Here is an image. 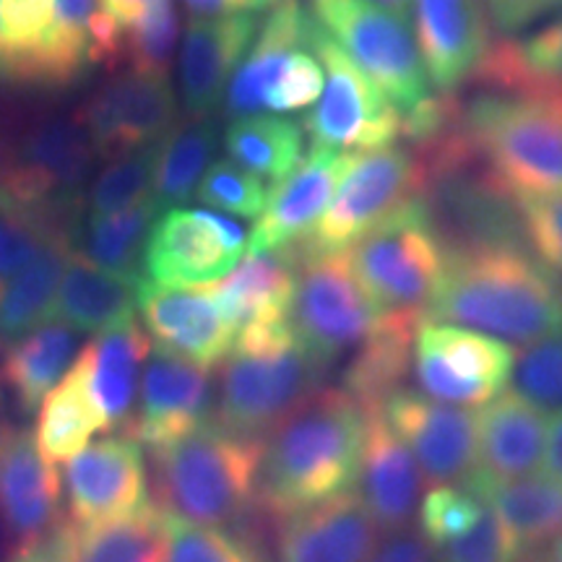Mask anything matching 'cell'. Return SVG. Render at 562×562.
Instances as JSON below:
<instances>
[{"label":"cell","mask_w":562,"mask_h":562,"mask_svg":"<svg viewBox=\"0 0 562 562\" xmlns=\"http://www.w3.org/2000/svg\"><path fill=\"white\" fill-rule=\"evenodd\" d=\"M422 318L531 347L562 331V281L524 243L448 240Z\"/></svg>","instance_id":"1"},{"label":"cell","mask_w":562,"mask_h":562,"mask_svg":"<svg viewBox=\"0 0 562 562\" xmlns=\"http://www.w3.org/2000/svg\"><path fill=\"white\" fill-rule=\"evenodd\" d=\"M364 438L368 414L362 406L344 389H321L266 440L258 518L273 526L355 490Z\"/></svg>","instance_id":"2"},{"label":"cell","mask_w":562,"mask_h":562,"mask_svg":"<svg viewBox=\"0 0 562 562\" xmlns=\"http://www.w3.org/2000/svg\"><path fill=\"white\" fill-rule=\"evenodd\" d=\"M263 446L201 422L180 440L149 451L151 505L178 521L220 529L261 521L256 492Z\"/></svg>","instance_id":"3"},{"label":"cell","mask_w":562,"mask_h":562,"mask_svg":"<svg viewBox=\"0 0 562 562\" xmlns=\"http://www.w3.org/2000/svg\"><path fill=\"white\" fill-rule=\"evenodd\" d=\"M328 368L292 331L290 321L245 328L220 364L211 422L237 438L266 442L323 389Z\"/></svg>","instance_id":"4"},{"label":"cell","mask_w":562,"mask_h":562,"mask_svg":"<svg viewBox=\"0 0 562 562\" xmlns=\"http://www.w3.org/2000/svg\"><path fill=\"white\" fill-rule=\"evenodd\" d=\"M476 161L503 191L562 193V83L533 91H482L463 102Z\"/></svg>","instance_id":"5"},{"label":"cell","mask_w":562,"mask_h":562,"mask_svg":"<svg viewBox=\"0 0 562 562\" xmlns=\"http://www.w3.org/2000/svg\"><path fill=\"white\" fill-rule=\"evenodd\" d=\"M446 252L438 211L430 195H422L351 245L347 256L381 313L422 315L440 284Z\"/></svg>","instance_id":"6"},{"label":"cell","mask_w":562,"mask_h":562,"mask_svg":"<svg viewBox=\"0 0 562 562\" xmlns=\"http://www.w3.org/2000/svg\"><path fill=\"white\" fill-rule=\"evenodd\" d=\"M430 191L427 167L409 146H385L351 157L339 191L311 235L297 245L302 256L347 252L389 216Z\"/></svg>","instance_id":"7"},{"label":"cell","mask_w":562,"mask_h":562,"mask_svg":"<svg viewBox=\"0 0 562 562\" xmlns=\"http://www.w3.org/2000/svg\"><path fill=\"white\" fill-rule=\"evenodd\" d=\"M94 159L97 149L79 121L42 125L0 165V199L55 227L79 229Z\"/></svg>","instance_id":"8"},{"label":"cell","mask_w":562,"mask_h":562,"mask_svg":"<svg viewBox=\"0 0 562 562\" xmlns=\"http://www.w3.org/2000/svg\"><path fill=\"white\" fill-rule=\"evenodd\" d=\"M311 16L398 112L432 94L412 21L375 0H311Z\"/></svg>","instance_id":"9"},{"label":"cell","mask_w":562,"mask_h":562,"mask_svg":"<svg viewBox=\"0 0 562 562\" xmlns=\"http://www.w3.org/2000/svg\"><path fill=\"white\" fill-rule=\"evenodd\" d=\"M307 50L321 60L326 83L318 102L307 110L302 131L321 149L362 154L393 146L402 128V112L357 68V63L311 21Z\"/></svg>","instance_id":"10"},{"label":"cell","mask_w":562,"mask_h":562,"mask_svg":"<svg viewBox=\"0 0 562 562\" xmlns=\"http://www.w3.org/2000/svg\"><path fill=\"white\" fill-rule=\"evenodd\" d=\"M383 315L357 279L347 252H300V277L290 323L302 347L326 368L360 347L375 331Z\"/></svg>","instance_id":"11"},{"label":"cell","mask_w":562,"mask_h":562,"mask_svg":"<svg viewBox=\"0 0 562 562\" xmlns=\"http://www.w3.org/2000/svg\"><path fill=\"white\" fill-rule=\"evenodd\" d=\"M516 351L501 339L448 323L419 318L412 372L419 391L435 402L474 409L505 391Z\"/></svg>","instance_id":"12"},{"label":"cell","mask_w":562,"mask_h":562,"mask_svg":"<svg viewBox=\"0 0 562 562\" xmlns=\"http://www.w3.org/2000/svg\"><path fill=\"white\" fill-rule=\"evenodd\" d=\"M63 476L26 427L0 419V533L9 558L45 542L63 524Z\"/></svg>","instance_id":"13"},{"label":"cell","mask_w":562,"mask_h":562,"mask_svg":"<svg viewBox=\"0 0 562 562\" xmlns=\"http://www.w3.org/2000/svg\"><path fill=\"white\" fill-rule=\"evenodd\" d=\"M248 252V235L216 211L172 209L154 224L144 273L157 284H216Z\"/></svg>","instance_id":"14"},{"label":"cell","mask_w":562,"mask_h":562,"mask_svg":"<svg viewBox=\"0 0 562 562\" xmlns=\"http://www.w3.org/2000/svg\"><path fill=\"white\" fill-rule=\"evenodd\" d=\"M383 417L417 461L427 490L467 484L476 469V412L442 404L409 385L391 393Z\"/></svg>","instance_id":"15"},{"label":"cell","mask_w":562,"mask_h":562,"mask_svg":"<svg viewBox=\"0 0 562 562\" xmlns=\"http://www.w3.org/2000/svg\"><path fill=\"white\" fill-rule=\"evenodd\" d=\"M136 307L159 351L206 370L227 360L235 331L216 300V284H157L140 277Z\"/></svg>","instance_id":"16"},{"label":"cell","mask_w":562,"mask_h":562,"mask_svg":"<svg viewBox=\"0 0 562 562\" xmlns=\"http://www.w3.org/2000/svg\"><path fill=\"white\" fill-rule=\"evenodd\" d=\"M79 123L97 157L117 159L170 136L178 125V97L167 76L125 70L91 97Z\"/></svg>","instance_id":"17"},{"label":"cell","mask_w":562,"mask_h":562,"mask_svg":"<svg viewBox=\"0 0 562 562\" xmlns=\"http://www.w3.org/2000/svg\"><path fill=\"white\" fill-rule=\"evenodd\" d=\"M63 495L68 505L66 518L74 526H97L133 516L149 503L144 448L128 435L89 442L66 461Z\"/></svg>","instance_id":"18"},{"label":"cell","mask_w":562,"mask_h":562,"mask_svg":"<svg viewBox=\"0 0 562 562\" xmlns=\"http://www.w3.org/2000/svg\"><path fill=\"white\" fill-rule=\"evenodd\" d=\"M211 404L214 383L206 368L154 349L140 372L138 409L123 435L149 451L170 446L211 417Z\"/></svg>","instance_id":"19"},{"label":"cell","mask_w":562,"mask_h":562,"mask_svg":"<svg viewBox=\"0 0 562 562\" xmlns=\"http://www.w3.org/2000/svg\"><path fill=\"white\" fill-rule=\"evenodd\" d=\"M412 30L427 79L438 91L472 81L492 45L484 0H414Z\"/></svg>","instance_id":"20"},{"label":"cell","mask_w":562,"mask_h":562,"mask_svg":"<svg viewBox=\"0 0 562 562\" xmlns=\"http://www.w3.org/2000/svg\"><path fill=\"white\" fill-rule=\"evenodd\" d=\"M351 157L355 154L313 146L290 178L271 188L269 203L248 237L250 256L305 240L339 191Z\"/></svg>","instance_id":"21"},{"label":"cell","mask_w":562,"mask_h":562,"mask_svg":"<svg viewBox=\"0 0 562 562\" xmlns=\"http://www.w3.org/2000/svg\"><path fill=\"white\" fill-rule=\"evenodd\" d=\"M273 562H370L381 529L355 490L273 524Z\"/></svg>","instance_id":"22"},{"label":"cell","mask_w":562,"mask_h":562,"mask_svg":"<svg viewBox=\"0 0 562 562\" xmlns=\"http://www.w3.org/2000/svg\"><path fill=\"white\" fill-rule=\"evenodd\" d=\"M258 34V13L191 19L180 50L182 104L193 117H206L224 102L227 87Z\"/></svg>","instance_id":"23"},{"label":"cell","mask_w":562,"mask_h":562,"mask_svg":"<svg viewBox=\"0 0 562 562\" xmlns=\"http://www.w3.org/2000/svg\"><path fill=\"white\" fill-rule=\"evenodd\" d=\"M368 414V438L360 476L355 492L372 516L381 533H398L409 529L419 508V490L425 480L404 440L391 430L383 409Z\"/></svg>","instance_id":"24"},{"label":"cell","mask_w":562,"mask_h":562,"mask_svg":"<svg viewBox=\"0 0 562 562\" xmlns=\"http://www.w3.org/2000/svg\"><path fill=\"white\" fill-rule=\"evenodd\" d=\"M544 412L516 389L497 393L476 412V469L492 480H521L542 467Z\"/></svg>","instance_id":"25"},{"label":"cell","mask_w":562,"mask_h":562,"mask_svg":"<svg viewBox=\"0 0 562 562\" xmlns=\"http://www.w3.org/2000/svg\"><path fill=\"white\" fill-rule=\"evenodd\" d=\"M300 277L297 245L256 252L240 261L222 281L216 300L235 336L252 326L290 321L294 290Z\"/></svg>","instance_id":"26"},{"label":"cell","mask_w":562,"mask_h":562,"mask_svg":"<svg viewBox=\"0 0 562 562\" xmlns=\"http://www.w3.org/2000/svg\"><path fill=\"white\" fill-rule=\"evenodd\" d=\"M311 21V11L302 9L300 0H281L269 11V16L258 26L248 55L232 76L227 94H224V110L232 121L261 115V110H266L273 83L284 70L286 60L302 47H307Z\"/></svg>","instance_id":"27"},{"label":"cell","mask_w":562,"mask_h":562,"mask_svg":"<svg viewBox=\"0 0 562 562\" xmlns=\"http://www.w3.org/2000/svg\"><path fill=\"white\" fill-rule=\"evenodd\" d=\"M55 562H165V516L151 501L133 516L97 526L68 518L37 544Z\"/></svg>","instance_id":"28"},{"label":"cell","mask_w":562,"mask_h":562,"mask_svg":"<svg viewBox=\"0 0 562 562\" xmlns=\"http://www.w3.org/2000/svg\"><path fill=\"white\" fill-rule=\"evenodd\" d=\"M140 279H128L97 266L76 245L63 273L55 321L76 334H104L136 321V290Z\"/></svg>","instance_id":"29"},{"label":"cell","mask_w":562,"mask_h":562,"mask_svg":"<svg viewBox=\"0 0 562 562\" xmlns=\"http://www.w3.org/2000/svg\"><path fill=\"white\" fill-rule=\"evenodd\" d=\"M467 490H472L484 505H490L503 524L516 533L529 558L547 550L562 533V482L547 474H531L521 480H492L474 472Z\"/></svg>","instance_id":"30"},{"label":"cell","mask_w":562,"mask_h":562,"mask_svg":"<svg viewBox=\"0 0 562 562\" xmlns=\"http://www.w3.org/2000/svg\"><path fill=\"white\" fill-rule=\"evenodd\" d=\"M422 315L385 313L378 328L355 349L341 389L364 412L383 409L385 398L404 389L414 360V334Z\"/></svg>","instance_id":"31"},{"label":"cell","mask_w":562,"mask_h":562,"mask_svg":"<svg viewBox=\"0 0 562 562\" xmlns=\"http://www.w3.org/2000/svg\"><path fill=\"white\" fill-rule=\"evenodd\" d=\"M94 432H108V422L91 393V362L83 347L60 383L42 402L34 438L47 459L60 463L81 453Z\"/></svg>","instance_id":"32"},{"label":"cell","mask_w":562,"mask_h":562,"mask_svg":"<svg viewBox=\"0 0 562 562\" xmlns=\"http://www.w3.org/2000/svg\"><path fill=\"white\" fill-rule=\"evenodd\" d=\"M81 229H55L0 297V341H16L55 321L60 281Z\"/></svg>","instance_id":"33"},{"label":"cell","mask_w":562,"mask_h":562,"mask_svg":"<svg viewBox=\"0 0 562 562\" xmlns=\"http://www.w3.org/2000/svg\"><path fill=\"white\" fill-rule=\"evenodd\" d=\"M91 362V393L108 422V432L128 430L140 385V368L151 355V339L136 321L97 334L87 344Z\"/></svg>","instance_id":"34"},{"label":"cell","mask_w":562,"mask_h":562,"mask_svg":"<svg viewBox=\"0 0 562 562\" xmlns=\"http://www.w3.org/2000/svg\"><path fill=\"white\" fill-rule=\"evenodd\" d=\"M76 331L66 323L50 321L37 331L11 341L0 357V383L13 396L21 414H34L70 368Z\"/></svg>","instance_id":"35"},{"label":"cell","mask_w":562,"mask_h":562,"mask_svg":"<svg viewBox=\"0 0 562 562\" xmlns=\"http://www.w3.org/2000/svg\"><path fill=\"white\" fill-rule=\"evenodd\" d=\"M474 81L492 91H533L562 83V16L524 40H492Z\"/></svg>","instance_id":"36"},{"label":"cell","mask_w":562,"mask_h":562,"mask_svg":"<svg viewBox=\"0 0 562 562\" xmlns=\"http://www.w3.org/2000/svg\"><path fill=\"white\" fill-rule=\"evenodd\" d=\"M55 40V0H0V81L40 87Z\"/></svg>","instance_id":"37"},{"label":"cell","mask_w":562,"mask_h":562,"mask_svg":"<svg viewBox=\"0 0 562 562\" xmlns=\"http://www.w3.org/2000/svg\"><path fill=\"white\" fill-rule=\"evenodd\" d=\"M224 151L245 172L279 186L305 157V131L279 115L237 117L224 131Z\"/></svg>","instance_id":"38"},{"label":"cell","mask_w":562,"mask_h":562,"mask_svg":"<svg viewBox=\"0 0 562 562\" xmlns=\"http://www.w3.org/2000/svg\"><path fill=\"white\" fill-rule=\"evenodd\" d=\"M161 209L165 206L154 195H146L133 206L102 216V220H87L83 235L79 232V250L102 269L128 279H140L146 243L161 216Z\"/></svg>","instance_id":"39"},{"label":"cell","mask_w":562,"mask_h":562,"mask_svg":"<svg viewBox=\"0 0 562 562\" xmlns=\"http://www.w3.org/2000/svg\"><path fill=\"white\" fill-rule=\"evenodd\" d=\"M216 151V125L206 117L178 123L161 140L151 195L161 206L191 201Z\"/></svg>","instance_id":"40"},{"label":"cell","mask_w":562,"mask_h":562,"mask_svg":"<svg viewBox=\"0 0 562 562\" xmlns=\"http://www.w3.org/2000/svg\"><path fill=\"white\" fill-rule=\"evenodd\" d=\"M263 529V521L220 529L165 516V562H273Z\"/></svg>","instance_id":"41"},{"label":"cell","mask_w":562,"mask_h":562,"mask_svg":"<svg viewBox=\"0 0 562 562\" xmlns=\"http://www.w3.org/2000/svg\"><path fill=\"white\" fill-rule=\"evenodd\" d=\"M100 0H55V40L42 89H66L83 76L89 60V26Z\"/></svg>","instance_id":"42"},{"label":"cell","mask_w":562,"mask_h":562,"mask_svg":"<svg viewBox=\"0 0 562 562\" xmlns=\"http://www.w3.org/2000/svg\"><path fill=\"white\" fill-rule=\"evenodd\" d=\"M159 149L161 140L154 146H146V149L112 159L100 172L94 186H91V193L87 199V220H102V216L128 209L140 199H146V195H151Z\"/></svg>","instance_id":"43"},{"label":"cell","mask_w":562,"mask_h":562,"mask_svg":"<svg viewBox=\"0 0 562 562\" xmlns=\"http://www.w3.org/2000/svg\"><path fill=\"white\" fill-rule=\"evenodd\" d=\"M178 37V5H175V0H157L154 9L123 34L121 63H128V70H138V74L167 76Z\"/></svg>","instance_id":"44"},{"label":"cell","mask_w":562,"mask_h":562,"mask_svg":"<svg viewBox=\"0 0 562 562\" xmlns=\"http://www.w3.org/2000/svg\"><path fill=\"white\" fill-rule=\"evenodd\" d=\"M269 186L256 175L245 172L235 161H211L193 199L216 214H235L243 220H258L269 203Z\"/></svg>","instance_id":"45"},{"label":"cell","mask_w":562,"mask_h":562,"mask_svg":"<svg viewBox=\"0 0 562 562\" xmlns=\"http://www.w3.org/2000/svg\"><path fill=\"white\" fill-rule=\"evenodd\" d=\"M482 513L484 503L472 490L442 484V487L427 490V495L419 501L417 531L435 550H442L472 529Z\"/></svg>","instance_id":"46"},{"label":"cell","mask_w":562,"mask_h":562,"mask_svg":"<svg viewBox=\"0 0 562 562\" xmlns=\"http://www.w3.org/2000/svg\"><path fill=\"white\" fill-rule=\"evenodd\" d=\"M510 381L539 409H562V331L526 347Z\"/></svg>","instance_id":"47"},{"label":"cell","mask_w":562,"mask_h":562,"mask_svg":"<svg viewBox=\"0 0 562 562\" xmlns=\"http://www.w3.org/2000/svg\"><path fill=\"white\" fill-rule=\"evenodd\" d=\"M55 229L76 227H55L0 199V297L9 290L11 281L30 266Z\"/></svg>","instance_id":"48"},{"label":"cell","mask_w":562,"mask_h":562,"mask_svg":"<svg viewBox=\"0 0 562 562\" xmlns=\"http://www.w3.org/2000/svg\"><path fill=\"white\" fill-rule=\"evenodd\" d=\"M513 201L529 250L562 281V193L516 195Z\"/></svg>","instance_id":"49"},{"label":"cell","mask_w":562,"mask_h":562,"mask_svg":"<svg viewBox=\"0 0 562 562\" xmlns=\"http://www.w3.org/2000/svg\"><path fill=\"white\" fill-rule=\"evenodd\" d=\"M438 558L440 562H526L529 554L503 518L484 505L480 521L456 542L438 550Z\"/></svg>","instance_id":"50"},{"label":"cell","mask_w":562,"mask_h":562,"mask_svg":"<svg viewBox=\"0 0 562 562\" xmlns=\"http://www.w3.org/2000/svg\"><path fill=\"white\" fill-rule=\"evenodd\" d=\"M323 83H326V74H323L321 60L302 47L286 60L284 70L279 74L277 83H273L266 110H273L277 115L284 112H300L313 108L318 102Z\"/></svg>","instance_id":"51"},{"label":"cell","mask_w":562,"mask_h":562,"mask_svg":"<svg viewBox=\"0 0 562 562\" xmlns=\"http://www.w3.org/2000/svg\"><path fill=\"white\" fill-rule=\"evenodd\" d=\"M490 21L503 34L521 32L533 21L562 11V0H484Z\"/></svg>","instance_id":"52"},{"label":"cell","mask_w":562,"mask_h":562,"mask_svg":"<svg viewBox=\"0 0 562 562\" xmlns=\"http://www.w3.org/2000/svg\"><path fill=\"white\" fill-rule=\"evenodd\" d=\"M370 562H440L438 550L422 537L419 531L391 533L385 542L378 544Z\"/></svg>","instance_id":"53"},{"label":"cell","mask_w":562,"mask_h":562,"mask_svg":"<svg viewBox=\"0 0 562 562\" xmlns=\"http://www.w3.org/2000/svg\"><path fill=\"white\" fill-rule=\"evenodd\" d=\"M154 3L157 0H100V11L125 34L154 9Z\"/></svg>","instance_id":"54"},{"label":"cell","mask_w":562,"mask_h":562,"mask_svg":"<svg viewBox=\"0 0 562 562\" xmlns=\"http://www.w3.org/2000/svg\"><path fill=\"white\" fill-rule=\"evenodd\" d=\"M544 474L552 480L562 482V409L552 414L547 422V440H544V456H542Z\"/></svg>","instance_id":"55"},{"label":"cell","mask_w":562,"mask_h":562,"mask_svg":"<svg viewBox=\"0 0 562 562\" xmlns=\"http://www.w3.org/2000/svg\"><path fill=\"white\" fill-rule=\"evenodd\" d=\"M191 19H222L235 13H250L248 0H182Z\"/></svg>","instance_id":"56"},{"label":"cell","mask_w":562,"mask_h":562,"mask_svg":"<svg viewBox=\"0 0 562 562\" xmlns=\"http://www.w3.org/2000/svg\"><path fill=\"white\" fill-rule=\"evenodd\" d=\"M375 3L385 5V9L396 13V16L412 21V5H414V0H375Z\"/></svg>","instance_id":"57"},{"label":"cell","mask_w":562,"mask_h":562,"mask_svg":"<svg viewBox=\"0 0 562 562\" xmlns=\"http://www.w3.org/2000/svg\"><path fill=\"white\" fill-rule=\"evenodd\" d=\"M9 562H55V560L45 550H42V547H34V550H30V552L16 554V558H9Z\"/></svg>","instance_id":"58"},{"label":"cell","mask_w":562,"mask_h":562,"mask_svg":"<svg viewBox=\"0 0 562 562\" xmlns=\"http://www.w3.org/2000/svg\"><path fill=\"white\" fill-rule=\"evenodd\" d=\"M544 554H547V558H544L547 562H562V533L558 539H554L550 547H547Z\"/></svg>","instance_id":"59"},{"label":"cell","mask_w":562,"mask_h":562,"mask_svg":"<svg viewBox=\"0 0 562 562\" xmlns=\"http://www.w3.org/2000/svg\"><path fill=\"white\" fill-rule=\"evenodd\" d=\"M281 3V0H248L250 5V13H258V11H266V9H273V5Z\"/></svg>","instance_id":"60"}]
</instances>
